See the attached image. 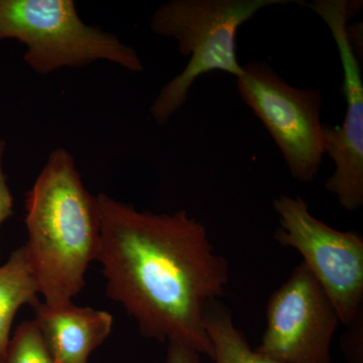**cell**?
<instances>
[{
    "instance_id": "cell-6",
    "label": "cell",
    "mask_w": 363,
    "mask_h": 363,
    "mask_svg": "<svg viewBox=\"0 0 363 363\" xmlns=\"http://www.w3.org/2000/svg\"><path fill=\"white\" fill-rule=\"evenodd\" d=\"M279 217L274 240L300 253L318 283L350 324L363 311V238L316 218L300 196L281 195L272 203Z\"/></svg>"
},
{
    "instance_id": "cell-14",
    "label": "cell",
    "mask_w": 363,
    "mask_h": 363,
    "mask_svg": "<svg viewBox=\"0 0 363 363\" xmlns=\"http://www.w3.org/2000/svg\"><path fill=\"white\" fill-rule=\"evenodd\" d=\"M6 143L0 140V225L13 214V197L6 183V176L2 168Z\"/></svg>"
},
{
    "instance_id": "cell-1",
    "label": "cell",
    "mask_w": 363,
    "mask_h": 363,
    "mask_svg": "<svg viewBox=\"0 0 363 363\" xmlns=\"http://www.w3.org/2000/svg\"><path fill=\"white\" fill-rule=\"evenodd\" d=\"M96 203V260L108 297L123 306L145 338L184 344L211 359L205 313L225 295L229 264L206 226L185 210L138 211L104 193Z\"/></svg>"
},
{
    "instance_id": "cell-3",
    "label": "cell",
    "mask_w": 363,
    "mask_h": 363,
    "mask_svg": "<svg viewBox=\"0 0 363 363\" xmlns=\"http://www.w3.org/2000/svg\"><path fill=\"white\" fill-rule=\"evenodd\" d=\"M297 0H171L152 14L150 30L176 40L179 51L189 57L184 71L160 91L150 107L159 125H164L187 101L196 80L214 71L240 77L242 66L236 54V35L243 23L260 9L301 4Z\"/></svg>"
},
{
    "instance_id": "cell-9",
    "label": "cell",
    "mask_w": 363,
    "mask_h": 363,
    "mask_svg": "<svg viewBox=\"0 0 363 363\" xmlns=\"http://www.w3.org/2000/svg\"><path fill=\"white\" fill-rule=\"evenodd\" d=\"M35 323L56 363H87L91 353L111 334L113 317L108 312L73 304L33 307Z\"/></svg>"
},
{
    "instance_id": "cell-2",
    "label": "cell",
    "mask_w": 363,
    "mask_h": 363,
    "mask_svg": "<svg viewBox=\"0 0 363 363\" xmlns=\"http://www.w3.org/2000/svg\"><path fill=\"white\" fill-rule=\"evenodd\" d=\"M26 257L48 306L71 303L96 260L100 223L96 197L65 149L52 150L26 196Z\"/></svg>"
},
{
    "instance_id": "cell-11",
    "label": "cell",
    "mask_w": 363,
    "mask_h": 363,
    "mask_svg": "<svg viewBox=\"0 0 363 363\" xmlns=\"http://www.w3.org/2000/svg\"><path fill=\"white\" fill-rule=\"evenodd\" d=\"M205 328L213 347L214 363H279L252 350L245 334L234 324L233 314L214 301L205 313Z\"/></svg>"
},
{
    "instance_id": "cell-15",
    "label": "cell",
    "mask_w": 363,
    "mask_h": 363,
    "mask_svg": "<svg viewBox=\"0 0 363 363\" xmlns=\"http://www.w3.org/2000/svg\"><path fill=\"white\" fill-rule=\"evenodd\" d=\"M166 363H202L201 355L184 344L169 342Z\"/></svg>"
},
{
    "instance_id": "cell-13",
    "label": "cell",
    "mask_w": 363,
    "mask_h": 363,
    "mask_svg": "<svg viewBox=\"0 0 363 363\" xmlns=\"http://www.w3.org/2000/svg\"><path fill=\"white\" fill-rule=\"evenodd\" d=\"M340 338V348L348 363H363V311L353 319Z\"/></svg>"
},
{
    "instance_id": "cell-7",
    "label": "cell",
    "mask_w": 363,
    "mask_h": 363,
    "mask_svg": "<svg viewBox=\"0 0 363 363\" xmlns=\"http://www.w3.org/2000/svg\"><path fill=\"white\" fill-rule=\"evenodd\" d=\"M337 310L304 262L269 297L255 351L279 363H332Z\"/></svg>"
},
{
    "instance_id": "cell-5",
    "label": "cell",
    "mask_w": 363,
    "mask_h": 363,
    "mask_svg": "<svg viewBox=\"0 0 363 363\" xmlns=\"http://www.w3.org/2000/svg\"><path fill=\"white\" fill-rule=\"evenodd\" d=\"M242 69L236 83L243 101L266 126L293 178L311 183L325 155L323 92L294 87L266 62H250Z\"/></svg>"
},
{
    "instance_id": "cell-8",
    "label": "cell",
    "mask_w": 363,
    "mask_h": 363,
    "mask_svg": "<svg viewBox=\"0 0 363 363\" xmlns=\"http://www.w3.org/2000/svg\"><path fill=\"white\" fill-rule=\"evenodd\" d=\"M303 6L312 9L332 33L343 69L345 118L340 126L323 123L325 155L334 162L333 174L325 188L337 197L346 211L363 206V82L359 61L348 33V21L359 2L314 0Z\"/></svg>"
},
{
    "instance_id": "cell-4",
    "label": "cell",
    "mask_w": 363,
    "mask_h": 363,
    "mask_svg": "<svg viewBox=\"0 0 363 363\" xmlns=\"http://www.w3.org/2000/svg\"><path fill=\"white\" fill-rule=\"evenodd\" d=\"M6 39L26 45L23 61L40 75L97 61L135 73L145 68L133 48L86 25L73 0H0V40Z\"/></svg>"
},
{
    "instance_id": "cell-10",
    "label": "cell",
    "mask_w": 363,
    "mask_h": 363,
    "mask_svg": "<svg viewBox=\"0 0 363 363\" xmlns=\"http://www.w3.org/2000/svg\"><path fill=\"white\" fill-rule=\"evenodd\" d=\"M39 289L28 264L25 247L14 250L0 267V360L4 362L14 316L23 305L40 302Z\"/></svg>"
},
{
    "instance_id": "cell-16",
    "label": "cell",
    "mask_w": 363,
    "mask_h": 363,
    "mask_svg": "<svg viewBox=\"0 0 363 363\" xmlns=\"http://www.w3.org/2000/svg\"><path fill=\"white\" fill-rule=\"evenodd\" d=\"M0 363H4V362H1V360H0Z\"/></svg>"
},
{
    "instance_id": "cell-12",
    "label": "cell",
    "mask_w": 363,
    "mask_h": 363,
    "mask_svg": "<svg viewBox=\"0 0 363 363\" xmlns=\"http://www.w3.org/2000/svg\"><path fill=\"white\" fill-rule=\"evenodd\" d=\"M4 363H56L35 320L23 321L9 340Z\"/></svg>"
}]
</instances>
